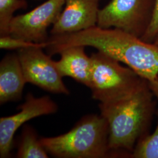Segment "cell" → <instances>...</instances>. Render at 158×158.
Listing matches in <instances>:
<instances>
[{
	"label": "cell",
	"mask_w": 158,
	"mask_h": 158,
	"mask_svg": "<svg viewBox=\"0 0 158 158\" xmlns=\"http://www.w3.org/2000/svg\"><path fill=\"white\" fill-rule=\"evenodd\" d=\"M26 0H0V36L9 35L10 26L15 12L27 7Z\"/></svg>",
	"instance_id": "5bb4252c"
},
{
	"label": "cell",
	"mask_w": 158,
	"mask_h": 158,
	"mask_svg": "<svg viewBox=\"0 0 158 158\" xmlns=\"http://www.w3.org/2000/svg\"><path fill=\"white\" fill-rule=\"evenodd\" d=\"M148 83L153 95L158 100V77L156 79L148 81Z\"/></svg>",
	"instance_id": "e0dca14e"
},
{
	"label": "cell",
	"mask_w": 158,
	"mask_h": 158,
	"mask_svg": "<svg viewBox=\"0 0 158 158\" xmlns=\"http://www.w3.org/2000/svg\"><path fill=\"white\" fill-rule=\"evenodd\" d=\"M155 96L148 83L134 94L116 102L99 103L100 114L109 127L108 146L112 156H128L147 135L155 110Z\"/></svg>",
	"instance_id": "7a4b0ae2"
},
{
	"label": "cell",
	"mask_w": 158,
	"mask_h": 158,
	"mask_svg": "<svg viewBox=\"0 0 158 158\" xmlns=\"http://www.w3.org/2000/svg\"><path fill=\"white\" fill-rule=\"evenodd\" d=\"M102 0H65L63 11L51 30L52 36L78 32L97 26Z\"/></svg>",
	"instance_id": "9c48e42d"
},
{
	"label": "cell",
	"mask_w": 158,
	"mask_h": 158,
	"mask_svg": "<svg viewBox=\"0 0 158 158\" xmlns=\"http://www.w3.org/2000/svg\"><path fill=\"white\" fill-rule=\"evenodd\" d=\"M153 43H154L155 45H156L158 46V35L157 36V37L156 38V39L155 40L154 42H153Z\"/></svg>",
	"instance_id": "ac0fdd59"
},
{
	"label": "cell",
	"mask_w": 158,
	"mask_h": 158,
	"mask_svg": "<svg viewBox=\"0 0 158 158\" xmlns=\"http://www.w3.org/2000/svg\"><path fill=\"white\" fill-rule=\"evenodd\" d=\"M158 121L152 134H147L137 142L130 157L132 158H158Z\"/></svg>",
	"instance_id": "4fadbf2b"
},
{
	"label": "cell",
	"mask_w": 158,
	"mask_h": 158,
	"mask_svg": "<svg viewBox=\"0 0 158 158\" xmlns=\"http://www.w3.org/2000/svg\"><path fill=\"white\" fill-rule=\"evenodd\" d=\"M27 83L18 54H9L0 62V104L22 98Z\"/></svg>",
	"instance_id": "8fae6325"
},
{
	"label": "cell",
	"mask_w": 158,
	"mask_h": 158,
	"mask_svg": "<svg viewBox=\"0 0 158 158\" xmlns=\"http://www.w3.org/2000/svg\"><path fill=\"white\" fill-rule=\"evenodd\" d=\"M158 35V0H155V6L151 23L145 33L141 38L148 42L153 43Z\"/></svg>",
	"instance_id": "2e32d148"
},
{
	"label": "cell",
	"mask_w": 158,
	"mask_h": 158,
	"mask_svg": "<svg viewBox=\"0 0 158 158\" xmlns=\"http://www.w3.org/2000/svg\"><path fill=\"white\" fill-rule=\"evenodd\" d=\"M85 47L73 46L60 51V59L55 61L60 75L69 77L90 88L92 70V60L85 51Z\"/></svg>",
	"instance_id": "30bf717a"
},
{
	"label": "cell",
	"mask_w": 158,
	"mask_h": 158,
	"mask_svg": "<svg viewBox=\"0 0 158 158\" xmlns=\"http://www.w3.org/2000/svg\"><path fill=\"white\" fill-rule=\"evenodd\" d=\"M19 112L0 118V157L8 158L13 146L14 134L21 125L32 119L56 113L58 106L49 96L36 97L28 93L19 106Z\"/></svg>",
	"instance_id": "ba28073f"
},
{
	"label": "cell",
	"mask_w": 158,
	"mask_h": 158,
	"mask_svg": "<svg viewBox=\"0 0 158 158\" xmlns=\"http://www.w3.org/2000/svg\"><path fill=\"white\" fill-rule=\"evenodd\" d=\"M44 46L45 49L48 46V42L42 44H37L21 40L12 36L11 35H6L0 36V48L6 50H20L35 46Z\"/></svg>",
	"instance_id": "9a60e30c"
},
{
	"label": "cell",
	"mask_w": 158,
	"mask_h": 158,
	"mask_svg": "<svg viewBox=\"0 0 158 158\" xmlns=\"http://www.w3.org/2000/svg\"><path fill=\"white\" fill-rule=\"evenodd\" d=\"M154 6L155 0H111L100 10L97 26L141 38L151 23Z\"/></svg>",
	"instance_id": "5b68a950"
},
{
	"label": "cell",
	"mask_w": 158,
	"mask_h": 158,
	"mask_svg": "<svg viewBox=\"0 0 158 158\" xmlns=\"http://www.w3.org/2000/svg\"><path fill=\"white\" fill-rule=\"evenodd\" d=\"M92 70L90 89L92 98L101 104L116 102L130 96L148 84L131 68L97 51L91 55Z\"/></svg>",
	"instance_id": "277c9868"
},
{
	"label": "cell",
	"mask_w": 158,
	"mask_h": 158,
	"mask_svg": "<svg viewBox=\"0 0 158 158\" xmlns=\"http://www.w3.org/2000/svg\"><path fill=\"white\" fill-rule=\"evenodd\" d=\"M46 48L49 55L73 46L92 47L124 63L147 81L158 77V46L115 28L97 26L78 32L52 36Z\"/></svg>",
	"instance_id": "6da1fadb"
},
{
	"label": "cell",
	"mask_w": 158,
	"mask_h": 158,
	"mask_svg": "<svg viewBox=\"0 0 158 158\" xmlns=\"http://www.w3.org/2000/svg\"><path fill=\"white\" fill-rule=\"evenodd\" d=\"M65 0H47L32 10L13 18L9 35L37 44L46 42L48 29L56 22Z\"/></svg>",
	"instance_id": "52a82bcc"
},
{
	"label": "cell",
	"mask_w": 158,
	"mask_h": 158,
	"mask_svg": "<svg viewBox=\"0 0 158 158\" xmlns=\"http://www.w3.org/2000/svg\"><path fill=\"white\" fill-rule=\"evenodd\" d=\"M44 49L45 47L40 46L18 50L26 82L52 93L69 95L70 91L63 83L55 61L44 53Z\"/></svg>",
	"instance_id": "8992f818"
},
{
	"label": "cell",
	"mask_w": 158,
	"mask_h": 158,
	"mask_svg": "<svg viewBox=\"0 0 158 158\" xmlns=\"http://www.w3.org/2000/svg\"><path fill=\"white\" fill-rule=\"evenodd\" d=\"M18 158H48L49 153L43 147L35 130L25 125L18 147Z\"/></svg>",
	"instance_id": "7c38bea8"
},
{
	"label": "cell",
	"mask_w": 158,
	"mask_h": 158,
	"mask_svg": "<svg viewBox=\"0 0 158 158\" xmlns=\"http://www.w3.org/2000/svg\"><path fill=\"white\" fill-rule=\"evenodd\" d=\"M47 152L57 158H104L112 156L109 127L102 115L89 114L60 135L40 138Z\"/></svg>",
	"instance_id": "3957f363"
}]
</instances>
